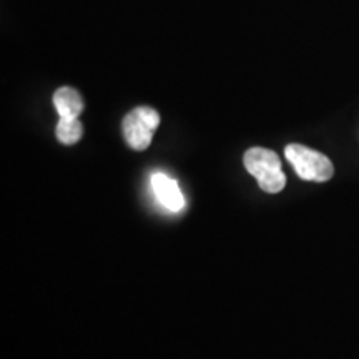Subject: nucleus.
I'll return each instance as SVG.
<instances>
[{"label": "nucleus", "instance_id": "1", "mask_svg": "<svg viewBox=\"0 0 359 359\" xmlns=\"http://www.w3.org/2000/svg\"><path fill=\"white\" fill-rule=\"evenodd\" d=\"M245 168L257 178L259 188L266 193H280L286 185L281 161L273 150L262 147L250 148L245 154Z\"/></svg>", "mask_w": 359, "mask_h": 359}, {"label": "nucleus", "instance_id": "2", "mask_svg": "<svg viewBox=\"0 0 359 359\" xmlns=\"http://www.w3.org/2000/svg\"><path fill=\"white\" fill-rule=\"evenodd\" d=\"M285 155L294 172L299 178L306 182H327L334 175V167L331 160L320 151L313 148L299 145V143H291L285 148Z\"/></svg>", "mask_w": 359, "mask_h": 359}, {"label": "nucleus", "instance_id": "3", "mask_svg": "<svg viewBox=\"0 0 359 359\" xmlns=\"http://www.w3.org/2000/svg\"><path fill=\"white\" fill-rule=\"evenodd\" d=\"M160 115L151 107H137L123 118V137L133 150L150 147L155 130L158 128Z\"/></svg>", "mask_w": 359, "mask_h": 359}, {"label": "nucleus", "instance_id": "4", "mask_svg": "<svg viewBox=\"0 0 359 359\" xmlns=\"http://www.w3.org/2000/svg\"><path fill=\"white\" fill-rule=\"evenodd\" d=\"M151 187H154L155 196L165 208L175 213L182 212L183 206H185V198H183V193L175 180L167 177L165 173H155L151 177Z\"/></svg>", "mask_w": 359, "mask_h": 359}, {"label": "nucleus", "instance_id": "5", "mask_svg": "<svg viewBox=\"0 0 359 359\" xmlns=\"http://www.w3.org/2000/svg\"><path fill=\"white\" fill-rule=\"evenodd\" d=\"M53 105L60 118H79L83 110V100L77 90L62 87L53 93Z\"/></svg>", "mask_w": 359, "mask_h": 359}, {"label": "nucleus", "instance_id": "6", "mask_svg": "<svg viewBox=\"0 0 359 359\" xmlns=\"http://www.w3.org/2000/svg\"><path fill=\"white\" fill-rule=\"evenodd\" d=\"M57 138L64 145H74L83 135V127L79 118H60L57 123Z\"/></svg>", "mask_w": 359, "mask_h": 359}]
</instances>
